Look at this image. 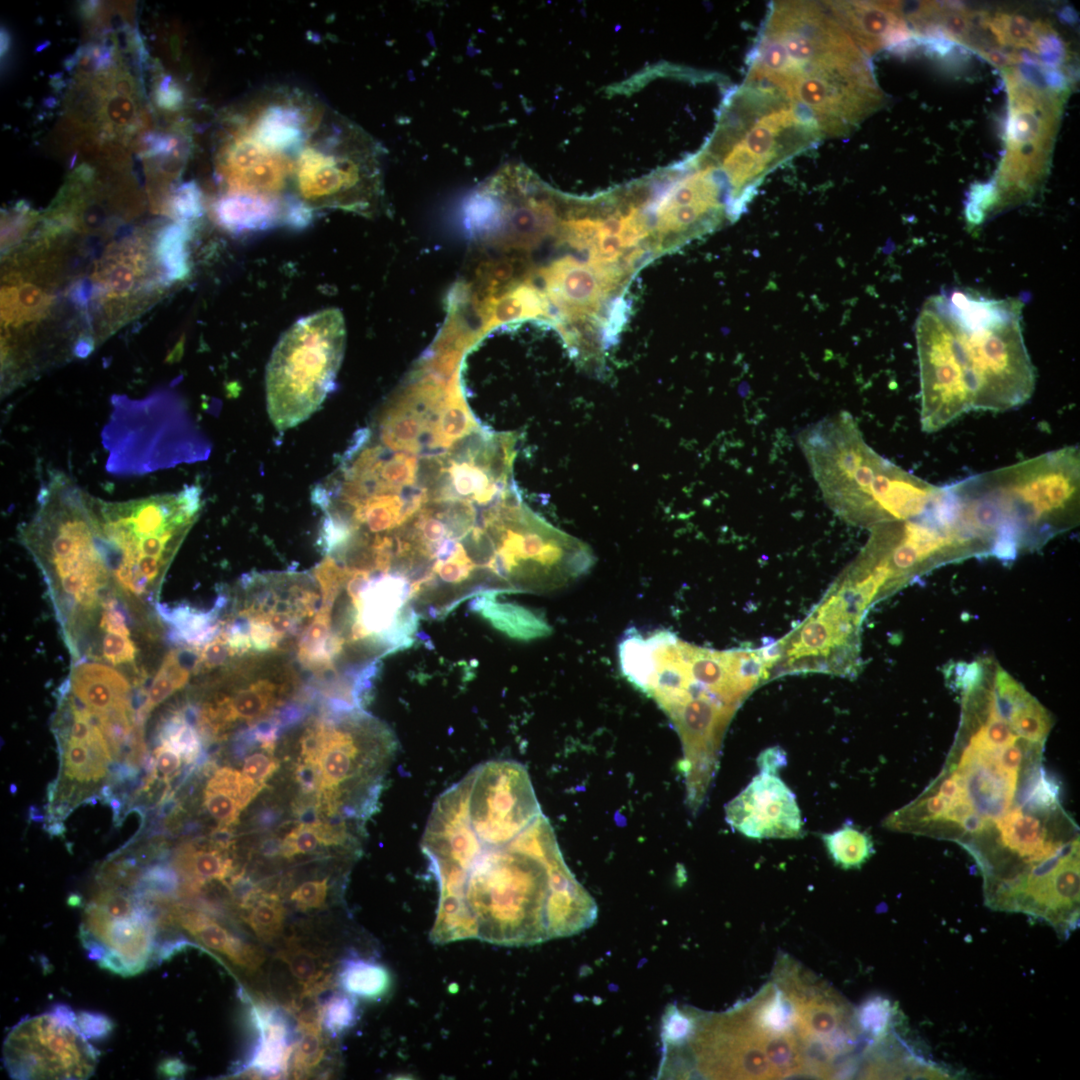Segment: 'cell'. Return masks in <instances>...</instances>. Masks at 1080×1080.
<instances>
[{
	"mask_svg": "<svg viewBox=\"0 0 1080 1080\" xmlns=\"http://www.w3.org/2000/svg\"><path fill=\"white\" fill-rule=\"evenodd\" d=\"M1021 308L1020 300L960 289L924 303L916 323L923 431L936 432L970 411H1006L1029 400L1035 371Z\"/></svg>",
	"mask_w": 1080,
	"mask_h": 1080,
	"instance_id": "6da1fadb",
	"label": "cell"
},
{
	"mask_svg": "<svg viewBox=\"0 0 1080 1080\" xmlns=\"http://www.w3.org/2000/svg\"><path fill=\"white\" fill-rule=\"evenodd\" d=\"M624 677L652 698L681 741L687 801L697 811L718 769L723 738L748 695L770 678L765 649L718 651L667 630L626 631L618 645Z\"/></svg>",
	"mask_w": 1080,
	"mask_h": 1080,
	"instance_id": "7a4b0ae2",
	"label": "cell"
},
{
	"mask_svg": "<svg viewBox=\"0 0 1080 1080\" xmlns=\"http://www.w3.org/2000/svg\"><path fill=\"white\" fill-rule=\"evenodd\" d=\"M744 82L781 94L821 139L848 135L884 101L868 55L823 2L770 4Z\"/></svg>",
	"mask_w": 1080,
	"mask_h": 1080,
	"instance_id": "3957f363",
	"label": "cell"
},
{
	"mask_svg": "<svg viewBox=\"0 0 1080 1080\" xmlns=\"http://www.w3.org/2000/svg\"><path fill=\"white\" fill-rule=\"evenodd\" d=\"M478 841L469 865L455 867V891L441 897L467 905L480 940L532 945L571 936L595 921L596 904L564 862L543 813L506 842Z\"/></svg>",
	"mask_w": 1080,
	"mask_h": 1080,
	"instance_id": "277c9868",
	"label": "cell"
},
{
	"mask_svg": "<svg viewBox=\"0 0 1080 1080\" xmlns=\"http://www.w3.org/2000/svg\"><path fill=\"white\" fill-rule=\"evenodd\" d=\"M964 529L997 555L1037 546L1075 524L1080 499V451L1053 450L947 486Z\"/></svg>",
	"mask_w": 1080,
	"mask_h": 1080,
	"instance_id": "5b68a950",
	"label": "cell"
},
{
	"mask_svg": "<svg viewBox=\"0 0 1080 1080\" xmlns=\"http://www.w3.org/2000/svg\"><path fill=\"white\" fill-rule=\"evenodd\" d=\"M798 443L826 504L849 523L876 527L918 518L943 502L933 485L879 455L841 412L803 429Z\"/></svg>",
	"mask_w": 1080,
	"mask_h": 1080,
	"instance_id": "8992f818",
	"label": "cell"
},
{
	"mask_svg": "<svg viewBox=\"0 0 1080 1080\" xmlns=\"http://www.w3.org/2000/svg\"><path fill=\"white\" fill-rule=\"evenodd\" d=\"M818 140L813 124L785 97L744 82L723 100L700 153L724 178L735 221L770 172Z\"/></svg>",
	"mask_w": 1080,
	"mask_h": 1080,
	"instance_id": "52a82bcc",
	"label": "cell"
},
{
	"mask_svg": "<svg viewBox=\"0 0 1080 1080\" xmlns=\"http://www.w3.org/2000/svg\"><path fill=\"white\" fill-rule=\"evenodd\" d=\"M1004 69L1009 101L1006 153L994 181L973 192L984 219L1030 199L1042 184L1068 92L1056 67L1029 61Z\"/></svg>",
	"mask_w": 1080,
	"mask_h": 1080,
	"instance_id": "ba28073f",
	"label": "cell"
},
{
	"mask_svg": "<svg viewBox=\"0 0 1080 1080\" xmlns=\"http://www.w3.org/2000/svg\"><path fill=\"white\" fill-rule=\"evenodd\" d=\"M346 344L343 315L323 309L298 319L277 342L266 368L268 415L278 431L307 420L333 391Z\"/></svg>",
	"mask_w": 1080,
	"mask_h": 1080,
	"instance_id": "9c48e42d",
	"label": "cell"
},
{
	"mask_svg": "<svg viewBox=\"0 0 1080 1080\" xmlns=\"http://www.w3.org/2000/svg\"><path fill=\"white\" fill-rule=\"evenodd\" d=\"M321 603L312 573H263L242 579L240 594L220 633L230 659L286 654ZM294 649V648H293Z\"/></svg>",
	"mask_w": 1080,
	"mask_h": 1080,
	"instance_id": "30bf717a",
	"label": "cell"
},
{
	"mask_svg": "<svg viewBox=\"0 0 1080 1080\" xmlns=\"http://www.w3.org/2000/svg\"><path fill=\"white\" fill-rule=\"evenodd\" d=\"M591 548L554 527L522 498L506 511L497 535L495 571L501 593H545L587 574Z\"/></svg>",
	"mask_w": 1080,
	"mask_h": 1080,
	"instance_id": "8fae6325",
	"label": "cell"
},
{
	"mask_svg": "<svg viewBox=\"0 0 1080 1080\" xmlns=\"http://www.w3.org/2000/svg\"><path fill=\"white\" fill-rule=\"evenodd\" d=\"M378 148L359 128L340 122L327 144L305 148L293 172L295 198L311 211L338 208L364 215L381 197Z\"/></svg>",
	"mask_w": 1080,
	"mask_h": 1080,
	"instance_id": "7c38bea8",
	"label": "cell"
},
{
	"mask_svg": "<svg viewBox=\"0 0 1080 1080\" xmlns=\"http://www.w3.org/2000/svg\"><path fill=\"white\" fill-rule=\"evenodd\" d=\"M656 177L651 214L659 256L732 221L726 182L699 152Z\"/></svg>",
	"mask_w": 1080,
	"mask_h": 1080,
	"instance_id": "4fadbf2b",
	"label": "cell"
},
{
	"mask_svg": "<svg viewBox=\"0 0 1080 1080\" xmlns=\"http://www.w3.org/2000/svg\"><path fill=\"white\" fill-rule=\"evenodd\" d=\"M103 886L85 909L83 945L102 967L122 975L138 973L156 948V918L133 893Z\"/></svg>",
	"mask_w": 1080,
	"mask_h": 1080,
	"instance_id": "5bb4252c",
	"label": "cell"
},
{
	"mask_svg": "<svg viewBox=\"0 0 1080 1080\" xmlns=\"http://www.w3.org/2000/svg\"><path fill=\"white\" fill-rule=\"evenodd\" d=\"M74 1013L59 1006L52 1013L16 1025L4 1043L5 1065L13 1078L83 1079L96 1064Z\"/></svg>",
	"mask_w": 1080,
	"mask_h": 1080,
	"instance_id": "9a60e30c",
	"label": "cell"
},
{
	"mask_svg": "<svg viewBox=\"0 0 1080 1080\" xmlns=\"http://www.w3.org/2000/svg\"><path fill=\"white\" fill-rule=\"evenodd\" d=\"M1079 882V840L1075 838L999 893L988 906L1039 918L1068 936L1079 920Z\"/></svg>",
	"mask_w": 1080,
	"mask_h": 1080,
	"instance_id": "2e32d148",
	"label": "cell"
},
{
	"mask_svg": "<svg viewBox=\"0 0 1080 1080\" xmlns=\"http://www.w3.org/2000/svg\"><path fill=\"white\" fill-rule=\"evenodd\" d=\"M153 238L131 236L111 244L95 263L91 283L84 280L88 302L94 299L101 305L113 326L167 286L154 255Z\"/></svg>",
	"mask_w": 1080,
	"mask_h": 1080,
	"instance_id": "e0dca14e",
	"label": "cell"
},
{
	"mask_svg": "<svg viewBox=\"0 0 1080 1080\" xmlns=\"http://www.w3.org/2000/svg\"><path fill=\"white\" fill-rule=\"evenodd\" d=\"M725 812L727 823L749 838H799L803 832L795 795L775 774L760 772Z\"/></svg>",
	"mask_w": 1080,
	"mask_h": 1080,
	"instance_id": "ac0fdd59",
	"label": "cell"
},
{
	"mask_svg": "<svg viewBox=\"0 0 1080 1080\" xmlns=\"http://www.w3.org/2000/svg\"><path fill=\"white\" fill-rule=\"evenodd\" d=\"M299 675L289 660H277L272 672L237 688L232 694L206 704L199 715L202 734H215L235 722L256 723L276 716L285 706L288 687L298 682Z\"/></svg>",
	"mask_w": 1080,
	"mask_h": 1080,
	"instance_id": "d6986e66",
	"label": "cell"
},
{
	"mask_svg": "<svg viewBox=\"0 0 1080 1080\" xmlns=\"http://www.w3.org/2000/svg\"><path fill=\"white\" fill-rule=\"evenodd\" d=\"M824 6L867 54L906 47L914 33L895 1H823Z\"/></svg>",
	"mask_w": 1080,
	"mask_h": 1080,
	"instance_id": "ffe728a7",
	"label": "cell"
},
{
	"mask_svg": "<svg viewBox=\"0 0 1080 1080\" xmlns=\"http://www.w3.org/2000/svg\"><path fill=\"white\" fill-rule=\"evenodd\" d=\"M178 924L193 938L224 956L241 968L254 971L263 963L262 952L242 941L220 922L203 911L184 907L180 904H168L159 913L158 924Z\"/></svg>",
	"mask_w": 1080,
	"mask_h": 1080,
	"instance_id": "44dd1931",
	"label": "cell"
},
{
	"mask_svg": "<svg viewBox=\"0 0 1080 1080\" xmlns=\"http://www.w3.org/2000/svg\"><path fill=\"white\" fill-rule=\"evenodd\" d=\"M993 691L999 711L1011 730L1024 740L1044 745L1052 727L1046 708L1001 667L995 673Z\"/></svg>",
	"mask_w": 1080,
	"mask_h": 1080,
	"instance_id": "7402d4cb",
	"label": "cell"
},
{
	"mask_svg": "<svg viewBox=\"0 0 1080 1080\" xmlns=\"http://www.w3.org/2000/svg\"><path fill=\"white\" fill-rule=\"evenodd\" d=\"M252 1020L260 1039L246 1068L267 1077L284 1075L294 1050L289 1022L283 1012L265 1004L252 1008Z\"/></svg>",
	"mask_w": 1080,
	"mask_h": 1080,
	"instance_id": "603a6c76",
	"label": "cell"
},
{
	"mask_svg": "<svg viewBox=\"0 0 1080 1080\" xmlns=\"http://www.w3.org/2000/svg\"><path fill=\"white\" fill-rule=\"evenodd\" d=\"M75 695L92 713L102 714L115 709H132L130 686L116 670L98 663H83L75 667L70 681Z\"/></svg>",
	"mask_w": 1080,
	"mask_h": 1080,
	"instance_id": "cb8c5ba5",
	"label": "cell"
},
{
	"mask_svg": "<svg viewBox=\"0 0 1080 1080\" xmlns=\"http://www.w3.org/2000/svg\"><path fill=\"white\" fill-rule=\"evenodd\" d=\"M61 738V772L69 782V793L76 791L75 786L96 784L103 779L112 761L108 742L99 726L85 739L69 736Z\"/></svg>",
	"mask_w": 1080,
	"mask_h": 1080,
	"instance_id": "d4e9b609",
	"label": "cell"
},
{
	"mask_svg": "<svg viewBox=\"0 0 1080 1080\" xmlns=\"http://www.w3.org/2000/svg\"><path fill=\"white\" fill-rule=\"evenodd\" d=\"M263 787L243 772L222 767L206 785L204 805L220 826H230L237 823L241 811Z\"/></svg>",
	"mask_w": 1080,
	"mask_h": 1080,
	"instance_id": "484cf974",
	"label": "cell"
},
{
	"mask_svg": "<svg viewBox=\"0 0 1080 1080\" xmlns=\"http://www.w3.org/2000/svg\"><path fill=\"white\" fill-rule=\"evenodd\" d=\"M226 850L215 843L213 847H198L191 843L181 846L173 858L172 868L183 881L182 893L194 894L213 880L226 883L234 870Z\"/></svg>",
	"mask_w": 1080,
	"mask_h": 1080,
	"instance_id": "4316f807",
	"label": "cell"
},
{
	"mask_svg": "<svg viewBox=\"0 0 1080 1080\" xmlns=\"http://www.w3.org/2000/svg\"><path fill=\"white\" fill-rule=\"evenodd\" d=\"M286 205L279 200L229 194L216 203L215 215L230 231H251L285 221Z\"/></svg>",
	"mask_w": 1080,
	"mask_h": 1080,
	"instance_id": "83f0119b",
	"label": "cell"
},
{
	"mask_svg": "<svg viewBox=\"0 0 1080 1080\" xmlns=\"http://www.w3.org/2000/svg\"><path fill=\"white\" fill-rule=\"evenodd\" d=\"M472 609L495 629L513 639L528 641L546 637L552 632L543 616L514 603L498 602L494 595L476 597Z\"/></svg>",
	"mask_w": 1080,
	"mask_h": 1080,
	"instance_id": "f1b7e54d",
	"label": "cell"
},
{
	"mask_svg": "<svg viewBox=\"0 0 1080 1080\" xmlns=\"http://www.w3.org/2000/svg\"><path fill=\"white\" fill-rule=\"evenodd\" d=\"M980 24L990 33L1001 50L1025 49L1037 56L1040 55L1043 36L1052 30L1043 22H1032L1022 15L1005 12H996L993 15L980 13Z\"/></svg>",
	"mask_w": 1080,
	"mask_h": 1080,
	"instance_id": "f546056e",
	"label": "cell"
},
{
	"mask_svg": "<svg viewBox=\"0 0 1080 1080\" xmlns=\"http://www.w3.org/2000/svg\"><path fill=\"white\" fill-rule=\"evenodd\" d=\"M197 659L198 653L191 647L175 649L166 655L150 686L145 702L135 715L137 725L141 726L158 704L185 686L190 673L195 672Z\"/></svg>",
	"mask_w": 1080,
	"mask_h": 1080,
	"instance_id": "4dcf8cb0",
	"label": "cell"
},
{
	"mask_svg": "<svg viewBox=\"0 0 1080 1080\" xmlns=\"http://www.w3.org/2000/svg\"><path fill=\"white\" fill-rule=\"evenodd\" d=\"M789 998L794 1005L795 1023L801 1037L819 1040L830 1050L826 1038L832 1037L833 1033L841 1028L844 1017L842 1006L820 996L802 998L796 992L790 993Z\"/></svg>",
	"mask_w": 1080,
	"mask_h": 1080,
	"instance_id": "1f68e13d",
	"label": "cell"
},
{
	"mask_svg": "<svg viewBox=\"0 0 1080 1080\" xmlns=\"http://www.w3.org/2000/svg\"><path fill=\"white\" fill-rule=\"evenodd\" d=\"M189 237L188 224L179 222L165 226L153 238L154 255L167 286L188 276Z\"/></svg>",
	"mask_w": 1080,
	"mask_h": 1080,
	"instance_id": "d6a6232c",
	"label": "cell"
},
{
	"mask_svg": "<svg viewBox=\"0 0 1080 1080\" xmlns=\"http://www.w3.org/2000/svg\"><path fill=\"white\" fill-rule=\"evenodd\" d=\"M338 980L341 988L353 997L374 1000L390 988L389 971L380 963L360 957H350L340 965Z\"/></svg>",
	"mask_w": 1080,
	"mask_h": 1080,
	"instance_id": "836d02e7",
	"label": "cell"
},
{
	"mask_svg": "<svg viewBox=\"0 0 1080 1080\" xmlns=\"http://www.w3.org/2000/svg\"><path fill=\"white\" fill-rule=\"evenodd\" d=\"M743 1012L750 1023L764 1033L790 1032L795 1023V1009L791 999L774 988H766Z\"/></svg>",
	"mask_w": 1080,
	"mask_h": 1080,
	"instance_id": "e575fe53",
	"label": "cell"
},
{
	"mask_svg": "<svg viewBox=\"0 0 1080 1080\" xmlns=\"http://www.w3.org/2000/svg\"><path fill=\"white\" fill-rule=\"evenodd\" d=\"M239 908L243 920L262 940L271 941L281 933L285 909L277 894L256 889Z\"/></svg>",
	"mask_w": 1080,
	"mask_h": 1080,
	"instance_id": "d590c367",
	"label": "cell"
},
{
	"mask_svg": "<svg viewBox=\"0 0 1080 1080\" xmlns=\"http://www.w3.org/2000/svg\"><path fill=\"white\" fill-rule=\"evenodd\" d=\"M821 838L834 863L844 869L861 867L874 853L870 836L850 823Z\"/></svg>",
	"mask_w": 1080,
	"mask_h": 1080,
	"instance_id": "8d00e7d4",
	"label": "cell"
},
{
	"mask_svg": "<svg viewBox=\"0 0 1080 1080\" xmlns=\"http://www.w3.org/2000/svg\"><path fill=\"white\" fill-rule=\"evenodd\" d=\"M277 957L288 966L302 989L314 988L331 981L330 975L326 974L323 959L295 939L289 940Z\"/></svg>",
	"mask_w": 1080,
	"mask_h": 1080,
	"instance_id": "74e56055",
	"label": "cell"
},
{
	"mask_svg": "<svg viewBox=\"0 0 1080 1080\" xmlns=\"http://www.w3.org/2000/svg\"><path fill=\"white\" fill-rule=\"evenodd\" d=\"M757 1032L759 1045L766 1054L775 1077L802 1072L804 1062L802 1050L790 1032L780 1034L764 1033L759 1030Z\"/></svg>",
	"mask_w": 1080,
	"mask_h": 1080,
	"instance_id": "f35d334b",
	"label": "cell"
},
{
	"mask_svg": "<svg viewBox=\"0 0 1080 1080\" xmlns=\"http://www.w3.org/2000/svg\"><path fill=\"white\" fill-rule=\"evenodd\" d=\"M321 1027L322 1025L298 1026L300 1036L293 1052L295 1078L310 1075L323 1061L326 1048Z\"/></svg>",
	"mask_w": 1080,
	"mask_h": 1080,
	"instance_id": "ab89813d",
	"label": "cell"
},
{
	"mask_svg": "<svg viewBox=\"0 0 1080 1080\" xmlns=\"http://www.w3.org/2000/svg\"><path fill=\"white\" fill-rule=\"evenodd\" d=\"M357 1002L350 994L334 993L321 1004V1025L336 1037L357 1022Z\"/></svg>",
	"mask_w": 1080,
	"mask_h": 1080,
	"instance_id": "60d3db41",
	"label": "cell"
},
{
	"mask_svg": "<svg viewBox=\"0 0 1080 1080\" xmlns=\"http://www.w3.org/2000/svg\"><path fill=\"white\" fill-rule=\"evenodd\" d=\"M894 1009L891 1002L875 996L864 1002L858 1009L856 1020L858 1028L873 1040L885 1037L891 1026Z\"/></svg>",
	"mask_w": 1080,
	"mask_h": 1080,
	"instance_id": "b9f144b4",
	"label": "cell"
},
{
	"mask_svg": "<svg viewBox=\"0 0 1080 1080\" xmlns=\"http://www.w3.org/2000/svg\"><path fill=\"white\" fill-rule=\"evenodd\" d=\"M171 210L179 222L187 224L202 214L200 193L193 183L183 185L172 199Z\"/></svg>",
	"mask_w": 1080,
	"mask_h": 1080,
	"instance_id": "7bdbcfd3",
	"label": "cell"
},
{
	"mask_svg": "<svg viewBox=\"0 0 1080 1080\" xmlns=\"http://www.w3.org/2000/svg\"><path fill=\"white\" fill-rule=\"evenodd\" d=\"M328 892V880H311L300 884L290 895V900L301 910L320 908Z\"/></svg>",
	"mask_w": 1080,
	"mask_h": 1080,
	"instance_id": "ee69618b",
	"label": "cell"
},
{
	"mask_svg": "<svg viewBox=\"0 0 1080 1080\" xmlns=\"http://www.w3.org/2000/svg\"><path fill=\"white\" fill-rule=\"evenodd\" d=\"M181 754L169 743L162 742L153 752L152 774L156 777L168 780L175 777L181 766Z\"/></svg>",
	"mask_w": 1080,
	"mask_h": 1080,
	"instance_id": "f6af8a7d",
	"label": "cell"
},
{
	"mask_svg": "<svg viewBox=\"0 0 1080 1080\" xmlns=\"http://www.w3.org/2000/svg\"><path fill=\"white\" fill-rule=\"evenodd\" d=\"M136 647L128 636L108 633L103 639V655L113 665L132 662Z\"/></svg>",
	"mask_w": 1080,
	"mask_h": 1080,
	"instance_id": "bcb514c9",
	"label": "cell"
},
{
	"mask_svg": "<svg viewBox=\"0 0 1080 1080\" xmlns=\"http://www.w3.org/2000/svg\"><path fill=\"white\" fill-rule=\"evenodd\" d=\"M278 766V761L273 757L256 753L245 759L242 772L258 784L265 786L266 780L276 772Z\"/></svg>",
	"mask_w": 1080,
	"mask_h": 1080,
	"instance_id": "7dc6e473",
	"label": "cell"
},
{
	"mask_svg": "<svg viewBox=\"0 0 1080 1080\" xmlns=\"http://www.w3.org/2000/svg\"><path fill=\"white\" fill-rule=\"evenodd\" d=\"M103 607L104 611L101 616L100 627L108 633L130 636L125 616L122 611L117 608V601L114 599H107L103 602Z\"/></svg>",
	"mask_w": 1080,
	"mask_h": 1080,
	"instance_id": "c3c4849f",
	"label": "cell"
},
{
	"mask_svg": "<svg viewBox=\"0 0 1080 1080\" xmlns=\"http://www.w3.org/2000/svg\"><path fill=\"white\" fill-rule=\"evenodd\" d=\"M296 777L305 793L318 792L320 785V773L317 764L302 761L296 769Z\"/></svg>",
	"mask_w": 1080,
	"mask_h": 1080,
	"instance_id": "681fc988",
	"label": "cell"
},
{
	"mask_svg": "<svg viewBox=\"0 0 1080 1080\" xmlns=\"http://www.w3.org/2000/svg\"><path fill=\"white\" fill-rule=\"evenodd\" d=\"M757 762L761 772L776 775L777 771L786 765V753L777 746L767 748L759 755Z\"/></svg>",
	"mask_w": 1080,
	"mask_h": 1080,
	"instance_id": "f907efd6",
	"label": "cell"
},
{
	"mask_svg": "<svg viewBox=\"0 0 1080 1080\" xmlns=\"http://www.w3.org/2000/svg\"><path fill=\"white\" fill-rule=\"evenodd\" d=\"M78 1024L84 1034H88L90 1036L95 1034L100 1035L102 1032H107L108 1028H110L109 1022L106 1018H103L100 1015H93L87 1013H82L80 1015Z\"/></svg>",
	"mask_w": 1080,
	"mask_h": 1080,
	"instance_id": "816d5d0a",
	"label": "cell"
},
{
	"mask_svg": "<svg viewBox=\"0 0 1080 1080\" xmlns=\"http://www.w3.org/2000/svg\"><path fill=\"white\" fill-rule=\"evenodd\" d=\"M164 1070L169 1071V1075H180L183 1073V1071L186 1070V1066H184L180 1061H172L169 1063L168 1066H166V1068H164Z\"/></svg>",
	"mask_w": 1080,
	"mask_h": 1080,
	"instance_id": "f5cc1de1",
	"label": "cell"
}]
</instances>
